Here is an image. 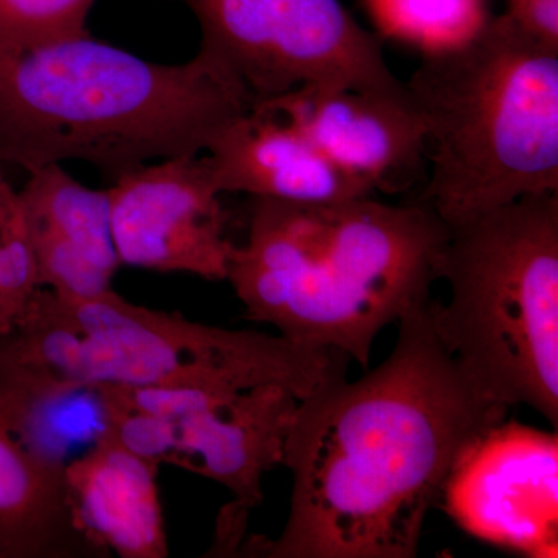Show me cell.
Instances as JSON below:
<instances>
[{
    "label": "cell",
    "mask_w": 558,
    "mask_h": 558,
    "mask_svg": "<svg viewBox=\"0 0 558 558\" xmlns=\"http://www.w3.org/2000/svg\"><path fill=\"white\" fill-rule=\"evenodd\" d=\"M433 300L399 319L398 341L359 380L301 400L284 442L288 521L267 558H413L428 512L470 442L508 411L473 389L440 343Z\"/></svg>",
    "instance_id": "obj_1"
},
{
    "label": "cell",
    "mask_w": 558,
    "mask_h": 558,
    "mask_svg": "<svg viewBox=\"0 0 558 558\" xmlns=\"http://www.w3.org/2000/svg\"><path fill=\"white\" fill-rule=\"evenodd\" d=\"M449 227L424 202L255 199L227 279L245 318L368 368L374 341L432 299Z\"/></svg>",
    "instance_id": "obj_2"
},
{
    "label": "cell",
    "mask_w": 558,
    "mask_h": 558,
    "mask_svg": "<svg viewBox=\"0 0 558 558\" xmlns=\"http://www.w3.org/2000/svg\"><path fill=\"white\" fill-rule=\"evenodd\" d=\"M252 105L204 51L183 64L143 60L89 32L0 53V168L81 160L116 180L142 165L197 156Z\"/></svg>",
    "instance_id": "obj_3"
},
{
    "label": "cell",
    "mask_w": 558,
    "mask_h": 558,
    "mask_svg": "<svg viewBox=\"0 0 558 558\" xmlns=\"http://www.w3.org/2000/svg\"><path fill=\"white\" fill-rule=\"evenodd\" d=\"M405 84L432 160L417 201L447 227L558 193V46L505 13L429 51Z\"/></svg>",
    "instance_id": "obj_4"
},
{
    "label": "cell",
    "mask_w": 558,
    "mask_h": 558,
    "mask_svg": "<svg viewBox=\"0 0 558 558\" xmlns=\"http://www.w3.org/2000/svg\"><path fill=\"white\" fill-rule=\"evenodd\" d=\"M433 300L440 343L473 389L558 424V193L524 196L449 227Z\"/></svg>",
    "instance_id": "obj_5"
},
{
    "label": "cell",
    "mask_w": 558,
    "mask_h": 558,
    "mask_svg": "<svg viewBox=\"0 0 558 558\" xmlns=\"http://www.w3.org/2000/svg\"><path fill=\"white\" fill-rule=\"evenodd\" d=\"M76 326L75 380L248 391L278 385L307 399L347 373L348 357L258 330L216 328L149 310L116 290L62 299Z\"/></svg>",
    "instance_id": "obj_6"
},
{
    "label": "cell",
    "mask_w": 558,
    "mask_h": 558,
    "mask_svg": "<svg viewBox=\"0 0 558 558\" xmlns=\"http://www.w3.org/2000/svg\"><path fill=\"white\" fill-rule=\"evenodd\" d=\"M196 17L201 51L252 102L303 84L395 89L379 39L340 0H179Z\"/></svg>",
    "instance_id": "obj_7"
},
{
    "label": "cell",
    "mask_w": 558,
    "mask_h": 558,
    "mask_svg": "<svg viewBox=\"0 0 558 558\" xmlns=\"http://www.w3.org/2000/svg\"><path fill=\"white\" fill-rule=\"evenodd\" d=\"M439 508L470 537L531 558L558 553V435L502 418L447 476Z\"/></svg>",
    "instance_id": "obj_8"
},
{
    "label": "cell",
    "mask_w": 558,
    "mask_h": 558,
    "mask_svg": "<svg viewBox=\"0 0 558 558\" xmlns=\"http://www.w3.org/2000/svg\"><path fill=\"white\" fill-rule=\"evenodd\" d=\"M108 190L121 266L226 281L234 244L205 154L150 161Z\"/></svg>",
    "instance_id": "obj_9"
},
{
    "label": "cell",
    "mask_w": 558,
    "mask_h": 558,
    "mask_svg": "<svg viewBox=\"0 0 558 558\" xmlns=\"http://www.w3.org/2000/svg\"><path fill=\"white\" fill-rule=\"evenodd\" d=\"M252 105L288 121L374 191L409 189L422 170L425 128L405 83L395 89L303 84Z\"/></svg>",
    "instance_id": "obj_10"
},
{
    "label": "cell",
    "mask_w": 558,
    "mask_h": 558,
    "mask_svg": "<svg viewBox=\"0 0 558 558\" xmlns=\"http://www.w3.org/2000/svg\"><path fill=\"white\" fill-rule=\"evenodd\" d=\"M301 400L292 389L269 385L175 422L170 464L229 488L234 505L222 519L245 526L250 510L263 502L264 476L282 464L286 438Z\"/></svg>",
    "instance_id": "obj_11"
},
{
    "label": "cell",
    "mask_w": 558,
    "mask_h": 558,
    "mask_svg": "<svg viewBox=\"0 0 558 558\" xmlns=\"http://www.w3.org/2000/svg\"><path fill=\"white\" fill-rule=\"evenodd\" d=\"M40 288L92 300L112 290L121 264L113 244L109 190L83 185L62 165L28 172L20 190Z\"/></svg>",
    "instance_id": "obj_12"
},
{
    "label": "cell",
    "mask_w": 558,
    "mask_h": 558,
    "mask_svg": "<svg viewBox=\"0 0 558 558\" xmlns=\"http://www.w3.org/2000/svg\"><path fill=\"white\" fill-rule=\"evenodd\" d=\"M205 156L222 194L295 204H333L374 194L368 183L340 170L303 132L258 105H250Z\"/></svg>",
    "instance_id": "obj_13"
},
{
    "label": "cell",
    "mask_w": 558,
    "mask_h": 558,
    "mask_svg": "<svg viewBox=\"0 0 558 558\" xmlns=\"http://www.w3.org/2000/svg\"><path fill=\"white\" fill-rule=\"evenodd\" d=\"M160 465L140 458L102 433L86 453L65 462V478L87 532L121 558H167L157 472Z\"/></svg>",
    "instance_id": "obj_14"
},
{
    "label": "cell",
    "mask_w": 558,
    "mask_h": 558,
    "mask_svg": "<svg viewBox=\"0 0 558 558\" xmlns=\"http://www.w3.org/2000/svg\"><path fill=\"white\" fill-rule=\"evenodd\" d=\"M84 527L65 462L27 449L0 424V558H108Z\"/></svg>",
    "instance_id": "obj_15"
},
{
    "label": "cell",
    "mask_w": 558,
    "mask_h": 558,
    "mask_svg": "<svg viewBox=\"0 0 558 558\" xmlns=\"http://www.w3.org/2000/svg\"><path fill=\"white\" fill-rule=\"evenodd\" d=\"M40 289L20 190L0 168V341L16 332Z\"/></svg>",
    "instance_id": "obj_16"
},
{
    "label": "cell",
    "mask_w": 558,
    "mask_h": 558,
    "mask_svg": "<svg viewBox=\"0 0 558 558\" xmlns=\"http://www.w3.org/2000/svg\"><path fill=\"white\" fill-rule=\"evenodd\" d=\"M97 0H0V53L86 33Z\"/></svg>",
    "instance_id": "obj_17"
},
{
    "label": "cell",
    "mask_w": 558,
    "mask_h": 558,
    "mask_svg": "<svg viewBox=\"0 0 558 558\" xmlns=\"http://www.w3.org/2000/svg\"><path fill=\"white\" fill-rule=\"evenodd\" d=\"M520 27L558 46V0H508V11Z\"/></svg>",
    "instance_id": "obj_18"
}]
</instances>
